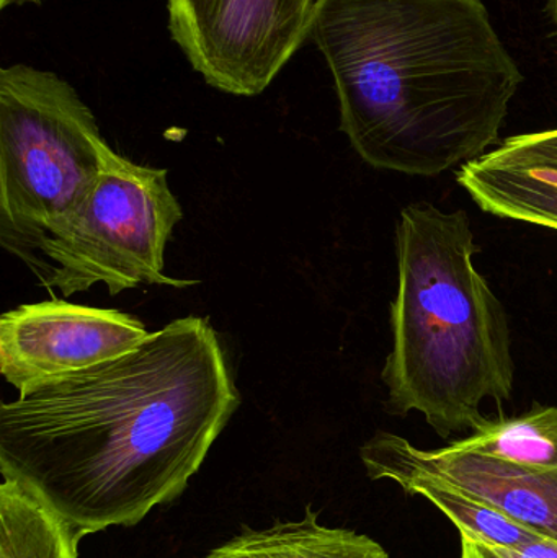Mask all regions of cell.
Segmentation results:
<instances>
[{"label":"cell","instance_id":"obj_2","mask_svg":"<svg viewBox=\"0 0 557 558\" xmlns=\"http://www.w3.org/2000/svg\"><path fill=\"white\" fill-rule=\"evenodd\" d=\"M310 38L350 146L404 175L491 153L523 82L483 0H316Z\"/></svg>","mask_w":557,"mask_h":558},{"label":"cell","instance_id":"obj_6","mask_svg":"<svg viewBox=\"0 0 557 558\" xmlns=\"http://www.w3.org/2000/svg\"><path fill=\"white\" fill-rule=\"evenodd\" d=\"M169 32L206 84L255 97L310 38L316 0H166Z\"/></svg>","mask_w":557,"mask_h":558},{"label":"cell","instance_id":"obj_12","mask_svg":"<svg viewBox=\"0 0 557 558\" xmlns=\"http://www.w3.org/2000/svg\"><path fill=\"white\" fill-rule=\"evenodd\" d=\"M87 531L13 478L0 485V558H78Z\"/></svg>","mask_w":557,"mask_h":558},{"label":"cell","instance_id":"obj_7","mask_svg":"<svg viewBox=\"0 0 557 558\" xmlns=\"http://www.w3.org/2000/svg\"><path fill=\"white\" fill-rule=\"evenodd\" d=\"M150 331L133 315L61 299L22 304L0 317V373L19 396L140 347Z\"/></svg>","mask_w":557,"mask_h":558},{"label":"cell","instance_id":"obj_14","mask_svg":"<svg viewBox=\"0 0 557 558\" xmlns=\"http://www.w3.org/2000/svg\"><path fill=\"white\" fill-rule=\"evenodd\" d=\"M486 156L500 162L526 163L557 170V130L507 137Z\"/></svg>","mask_w":557,"mask_h":558},{"label":"cell","instance_id":"obj_8","mask_svg":"<svg viewBox=\"0 0 557 558\" xmlns=\"http://www.w3.org/2000/svg\"><path fill=\"white\" fill-rule=\"evenodd\" d=\"M412 454L425 469L471 497L540 536L557 541V471H533L450 446L425 451L412 445Z\"/></svg>","mask_w":557,"mask_h":558},{"label":"cell","instance_id":"obj_1","mask_svg":"<svg viewBox=\"0 0 557 558\" xmlns=\"http://www.w3.org/2000/svg\"><path fill=\"white\" fill-rule=\"evenodd\" d=\"M241 405L215 328L177 318L130 353L0 405V475L88 534L136 526L198 474Z\"/></svg>","mask_w":557,"mask_h":558},{"label":"cell","instance_id":"obj_5","mask_svg":"<svg viewBox=\"0 0 557 558\" xmlns=\"http://www.w3.org/2000/svg\"><path fill=\"white\" fill-rule=\"evenodd\" d=\"M182 219L166 169L111 150L81 208L39 245V278L65 298L95 284L107 286L110 295L141 284L193 286L164 274L167 242Z\"/></svg>","mask_w":557,"mask_h":558},{"label":"cell","instance_id":"obj_13","mask_svg":"<svg viewBox=\"0 0 557 558\" xmlns=\"http://www.w3.org/2000/svg\"><path fill=\"white\" fill-rule=\"evenodd\" d=\"M448 446L533 471H557V407L533 403L520 415L484 418L468 438Z\"/></svg>","mask_w":557,"mask_h":558},{"label":"cell","instance_id":"obj_9","mask_svg":"<svg viewBox=\"0 0 557 558\" xmlns=\"http://www.w3.org/2000/svg\"><path fill=\"white\" fill-rule=\"evenodd\" d=\"M360 459L372 481H391L405 494L427 498L463 536L500 546H519L540 537L535 531L425 469L412 454V442L402 436L376 433L360 448Z\"/></svg>","mask_w":557,"mask_h":558},{"label":"cell","instance_id":"obj_11","mask_svg":"<svg viewBox=\"0 0 557 558\" xmlns=\"http://www.w3.org/2000/svg\"><path fill=\"white\" fill-rule=\"evenodd\" d=\"M202 558H391L382 544L365 534L319 523L307 507L304 517L277 521L264 530L244 527L228 543Z\"/></svg>","mask_w":557,"mask_h":558},{"label":"cell","instance_id":"obj_4","mask_svg":"<svg viewBox=\"0 0 557 558\" xmlns=\"http://www.w3.org/2000/svg\"><path fill=\"white\" fill-rule=\"evenodd\" d=\"M111 147L97 118L56 72L0 71V244L41 274L39 245L75 215Z\"/></svg>","mask_w":557,"mask_h":558},{"label":"cell","instance_id":"obj_10","mask_svg":"<svg viewBox=\"0 0 557 558\" xmlns=\"http://www.w3.org/2000/svg\"><path fill=\"white\" fill-rule=\"evenodd\" d=\"M457 179L483 211L557 231V170L484 156L460 167Z\"/></svg>","mask_w":557,"mask_h":558},{"label":"cell","instance_id":"obj_17","mask_svg":"<svg viewBox=\"0 0 557 558\" xmlns=\"http://www.w3.org/2000/svg\"><path fill=\"white\" fill-rule=\"evenodd\" d=\"M549 13H552L553 22L556 25L557 32V0H548Z\"/></svg>","mask_w":557,"mask_h":558},{"label":"cell","instance_id":"obj_16","mask_svg":"<svg viewBox=\"0 0 557 558\" xmlns=\"http://www.w3.org/2000/svg\"><path fill=\"white\" fill-rule=\"evenodd\" d=\"M43 0H0V10L9 9V7L26 5V3H41Z\"/></svg>","mask_w":557,"mask_h":558},{"label":"cell","instance_id":"obj_15","mask_svg":"<svg viewBox=\"0 0 557 558\" xmlns=\"http://www.w3.org/2000/svg\"><path fill=\"white\" fill-rule=\"evenodd\" d=\"M461 536L460 558H557V541L535 537L519 546H500L484 543L470 536Z\"/></svg>","mask_w":557,"mask_h":558},{"label":"cell","instance_id":"obj_3","mask_svg":"<svg viewBox=\"0 0 557 558\" xmlns=\"http://www.w3.org/2000/svg\"><path fill=\"white\" fill-rule=\"evenodd\" d=\"M476 252L463 209L415 203L399 215L386 410L421 413L445 439L473 432L483 403L510 400L516 384L506 307L477 271Z\"/></svg>","mask_w":557,"mask_h":558}]
</instances>
